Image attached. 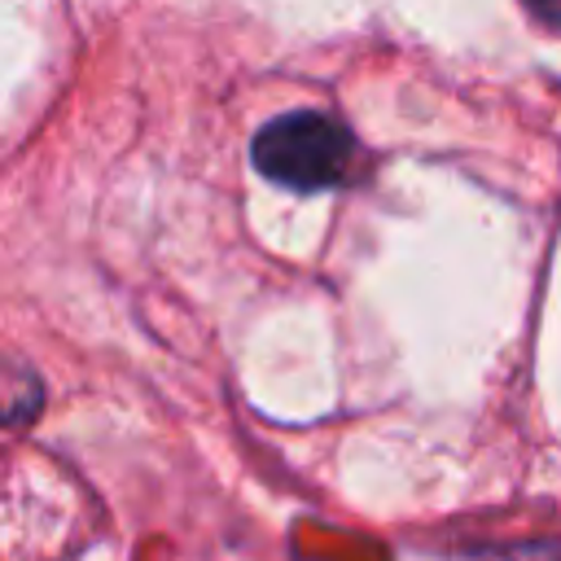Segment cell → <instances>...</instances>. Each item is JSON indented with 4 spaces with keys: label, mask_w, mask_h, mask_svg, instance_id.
Listing matches in <instances>:
<instances>
[{
    "label": "cell",
    "mask_w": 561,
    "mask_h": 561,
    "mask_svg": "<svg viewBox=\"0 0 561 561\" xmlns=\"http://www.w3.org/2000/svg\"><path fill=\"white\" fill-rule=\"evenodd\" d=\"M250 162L289 193H320L355 180V136L320 110H294L259 127Z\"/></svg>",
    "instance_id": "1"
},
{
    "label": "cell",
    "mask_w": 561,
    "mask_h": 561,
    "mask_svg": "<svg viewBox=\"0 0 561 561\" xmlns=\"http://www.w3.org/2000/svg\"><path fill=\"white\" fill-rule=\"evenodd\" d=\"M522 9L539 22V26H552L561 31V0H522Z\"/></svg>",
    "instance_id": "2"
}]
</instances>
